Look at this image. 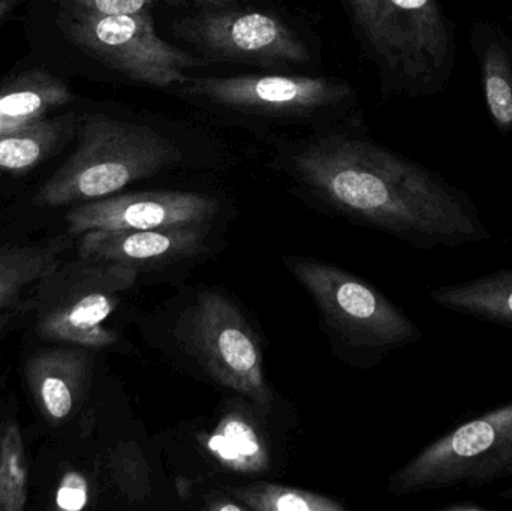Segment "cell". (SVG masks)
I'll return each instance as SVG.
<instances>
[{"label": "cell", "instance_id": "cell-6", "mask_svg": "<svg viewBox=\"0 0 512 511\" xmlns=\"http://www.w3.org/2000/svg\"><path fill=\"white\" fill-rule=\"evenodd\" d=\"M283 263L346 341L387 353L423 339L420 327L369 282L313 258L283 257Z\"/></svg>", "mask_w": 512, "mask_h": 511}, {"label": "cell", "instance_id": "cell-26", "mask_svg": "<svg viewBox=\"0 0 512 511\" xmlns=\"http://www.w3.org/2000/svg\"><path fill=\"white\" fill-rule=\"evenodd\" d=\"M444 511H469V510H487V507L480 506V504H450V506L442 507Z\"/></svg>", "mask_w": 512, "mask_h": 511}, {"label": "cell", "instance_id": "cell-5", "mask_svg": "<svg viewBox=\"0 0 512 511\" xmlns=\"http://www.w3.org/2000/svg\"><path fill=\"white\" fill-rule=\"evenodd\" d=\"M512 465V401L453 426L391 477L393 495L481 489Z\"/></svg>", "mask_w": 512, "mask_h": 511}, {"label": "cell", "instance_id": "cell-9", "mask_svg": "<svg viewBox=\"0 0 512 511\" xmlns=\"http://www.w3.org/2000/svg\"><path fill=\"white\" fill-rule=\"evenodd\" d=\"M177 38L209 62L292 71L315 63L300 32L276 12L228 6L197 9L173 23Z\"/></svg>", "mask_w": 512, "mask_h": 511}, {"label": "cell", "instance_id": "cell-7", "mask_svg": "<svg viewBox=\"0 0 512 511\" xmlns=\"http://www.w3.org/2000/svg\"><path fill=\"white\" fill-rule=\"evenodd\" d=\"M138 270L120 263L78 258L47 282L38 303L36 332L45 341L101 350L116 345L105 326L120 297L137 282Z\"/></svg>", "mask_w": 512, "mask_h": 511}, {"label": "cell", "instance_id": "cell-15", "mask_svg": "<svg viewBox=\"0 0 512 511\" xmlns=\"http://www.w3.org/2000/svg\"><path fill=\"white\" fill-rule=\"evenodd\" d=\"M429 299L444 311L512 329V269L439 285L429 291Z\"/></svg>", "mask_w": 512, "mask_h": 511}, {"label": "cell", "instance_id": "cell-23", "mask_svg": "<svg viewBox=\"0 0 512 511\" xmlns=\"http://www.w3.org/2000/svg\"><path fill=\"white\" fill-rule=\"evenodd\" d=\"M89 503V483L78 471H68L60 480L56 506L60 510L80 511Z\"/></svg>", "mask_w": 512, "mask_h": 511}, {"label": "cell", "instance_id": "cell-24", "mask_svg": "<svg viewBox=\"0 0 512 511\" xmlns=\"http://www.w3.org/2000/svg\"><path fill=\"white\" fill-rule=\"evenodd\" d=\"M203 509L209 511H249L248 507L243 506L240 501H237L236 498L231 497L228 492L227 495H222V497L221 495H218V497L207 501V504L203 507Z\"/></svg>", "mask_w": 512, "mask_h": 511}, {"label": "cell", "instance_id": "cell-8", "mask_svg": "<svg viewBox=\"0 0 512 511\" xmlns=\"http://www.w3.org/2000/svg\"><path fill=\"white\" fill-rule=\"evenodd\" d=\"M60 24L66 38L84 53L143 86L171 89L192 69L212 63L164 41L156 33L152 11L128 15L69 11Z\"/></svg>", "mask_w": 512, "mask_h": 511}, {"label": "cell", "instance_id": "cell-4", "mask_svg": "<svg viewBox=\"0 0 512 511\" xmlns=\"http://www.w3.org/2000/svg\"><path fill=\"white\" fill-rule=\"evenodd\" d=\"M185 101L243 119L331 125L357 104L348 81L295 72L195 77L171 87Z\"/></svg>", "mask_w": 512, "mask_h": 511}, {"label": "cell", "instance_id": "cell-22", "mask_svg": "<svg viewBox=\"0 0 512 511\" xmlns=\"http://www.w3.org/2000/svg\"><path fill=\"white\" fill-rule=\"evenodd\" d=\"M159 0H68L71 11L98 15H128L152 11Z\"/></svg>", "mask_w": 512, "mask_h": 511}, {"label": "cell", "instance_id": "cell-29", "mask_svg": "<svg viewBox=\"0 0 512 511\" xmlns=\"http://www.w3.org/2000/svg\"><path fill=\"white\" fill-rule=\"evenodd\" d=\"M508 477H512V465L504 471V479H508Z\"/></svg>", "mask_w": 512, "mask_h": 511}, {"label": "cell", "instance_id": "cell-1", "mask_svg": "<svg viewBox=\"0 0 512 511\" xmlns=\"http://www.w3.org/2000/svg\"><path fill=\"white\" fill-rule=\"evenodd\" d=\"M279 162L316 203L412 248L459 249L492 239L469 195L352 126H321L283 146Z\"/></svg>", "mask_w": 512, "mask_h": 511}, {"label": "cell", "instance_id": "cell-27", "mask_svg": "<svg viewBox=\"0 0 512 511\" xmlns=\"http://www.w3.org/2000/svg\"><path fill=\"white\" fill-rule=\"evenodd\" d=\"M18 0H0V21L9 14V12L14 9V6L17 5Z\"/></svg>", "mask_w": 512, "mask_h": 511}, {"label": "cell", "instance_id": "cell-28", "mask_svg": "<svg viewBox=\"0 0 512 511\" xmlns=\"http://www.w3.org/2000/svg\"><path fill=\"white\" fill-rule=\"evenodd\" d=\"M498 497L501 498V500L508 501V503L512 504V486L511 488L502 489V491H499Z\"/></svg>", "mask_w": 512, "mask_h": 511}, {"label": "cell", "instance_id": "cell-17", "mask_svg": "<svg viewBox=\"0 0 512 511\" xmlns=\"http://www.w3.org/2000/svg\"><path fill=\"white\" fill-rule=\"evenodd\" d=\"M74 99L68 84L44 69L23 72L0 86V120L24 125Z\"/></svg>", "mask_w": 512, "mask_h": 511}, {"label": "cell", "instance_id": "cell-2", "mask_svg": "<svg viewBox=\"0 0 512 511\" xmlns=\"http://www.w3.org/2000/svg\"><path fill=\"white\" fill-rule=\"evenodd\" d=\"M343 6L385 89L421 96L447 83L454 41L439 0H343Z\"/></svg>", "mask_w": 512, "mask_h": 511}, {"label": "cell", "instance_id": "cell-21", "mask_svg": "<svg viewBox=\"0 0 512 511\" xmlns=\"http://www.w3.org/2000/svg\"><path fill=\"white\" fill-rule=\"evenodd\" d=\"M487 107L501 131L512 128V68L504 48L492 44L483 63Z\"/></svg>", "mask_w": 512, "mask_h": 511}, {"label": "cell", "instance_id": "cell-19", "mask_svg": "<svg viewBox=\"0 0 512 511\" xmlns=\"http://www.w3.org/2000/svg\"><path fill=\"white\" fill-rule=\"evenodd\" d=\"M225 492L251 511H345L334 498L291 486L258 482L245 486H227Z\"/></svg>", "mask_w": 512, "mask_h": 511}, {"label": "cell", "instance_id": "cell-16", "mask_svg": "<svg viewBox=\"0 0 512 511\" xmlns=\"http://www.w3.org/2000/svg\"><path fill=\"white\" fill-rule=\"evenodd\" d=\"M74 114L33 120L0 131V171L24 174L59 152L75 132Z\"/></svg>", "mask_w": 512, "mask_h": 511}, {"label": "cell", "instance_id": "cell-11", "mask_svg": "<svg viewBox=\"0 0 512 511\" xmlns=\"http://www.w3.org/2000/svg\"><path fill=\"white\" fill-rule=\"evenodd\" d=\"M221 210L215 197L201 192L140 191L78 204L66 213L68 234L89 231L159 230L212 225Z\"/></svg>", "mask_w": 512, "mask_h": 511}, {"label": "cell", "instance_id": "cell-12", "mask_svg": "<svg viewBox=\"0 0 512 511\" xmlns=\"http://www.w3.org/2000/svg\"><path fill=\"white\" fill-rule=\"evenodd\" d=\"M210 225L159 230H95L78 237V258L135 267L167 266L197 257L207 248Z\"/></svg>", "mask_w": 512, "mask_h": 511}, {"label": "cell", "instance_id": "cell-20", "mask_svg": "<svg viewBox=\"0 0 512 511\" xmlns=\"http://www.w3.org/2000/svg\"><path fill=\"white\" fill-rule=\"evenodd\" d=\"M29 498V468L23 434L14 419L0 422V511H23Z\"/></svg>", "mask_w": 512, "mask_h": 511}, {"label": "cell", "instance_id": "cell-3", "mask_svg": "<svg viewBox=\"0 0 512 511\" xmlns=\"http://www.w3.org/2000/svg\"><path fill=\"white\" fill-rule=\"evenodd\" d=\"M185 161L179 141L150 125L92 114L71 156L39 188L38 207H63L117 194Z\"/></svg>", "mask_w": 512, "mask_h": 511}, {"label": "cell", "instance_id": "cell-13", "mask_svg": "<svg viewBox=\"0 0 512 511\" xmlns=\"http://www.w3.org/2000/svg\"><path fill=\"white\" fill-rule=\"evenodd\" d=\"M72 239L66 233L0 248V323L17 312L38 308L45 285L65 264Z\"/></svg>", "mask_w": 512, "mask_h": 511}, {"label": "cell", "instance_id": "cell-10", "mask_svg": "<svg viewBox=\"0 0 512 511\" xmlns=\"http://www.w3.org/2000/svg\"><path fill=\"white\" fill-rule=\"evenodd\" d=\"M183 324L186 347L207 374L248 398L262 414L270 413L273 393L265 380L258 339L240 309L219 291L207 290L197 297Z\"/></svg>", "mask_w": 512, "mask_h": 511}, {"label": "cell", "instance_id": "cell-25", "mask_svg": "<svg viewBox=\"0 0 512 511\" xmlns=\"http://www.w3.org/2000/svg\"><path fill=\"white\" fill-rule=\"evenodd\" d=\"M173 2L194 6L197 9H219L239 5V0H173Z\"/></svg>", "mask_w": 512, "mask_h": 511}, {"label": "cell", "instance_id": "cell-18", "mask_svg": "<svg viewBox=\"0 0 512 511\" xmlns=\"http://www.w3.org/2000/svg\"><path fill=\"white\" fill-rule=\"evenodd\" d=\"M206 449L228 470L258 474L267 470L268 450L255 426L243 417L222 420L215 432L204 441Z\"/></svg>", "mask_w": 512, "mask_h": 511}, {"label": "cell", "instance_id": "cell-14", "mask_svg": "<svg viewBox=\"0 0 512 511\" xmlns=\"http://www.w3.org/2000/svg\"><path fill=\"white\" fill-rule=\"evenodd\" d=\"M90 374L86 348H54L33 354L26 380L42 416L60 423L74 413Z\"/></svg>", "mask_w": 512, "mask_h": 511}]
</instances>
